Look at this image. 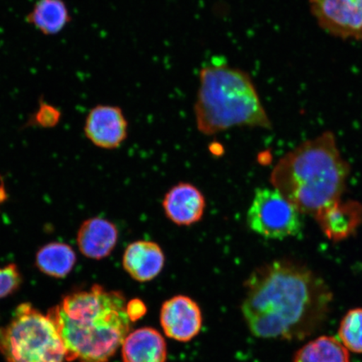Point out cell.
<instances>
[{"label": "cell", "mask_w": 362, "mask_h": 362, "mask_svg": "<svg viewBox=\"0 0 362 362\" xmlns=\"http://www.w3.org/2000/svg\"><path fill=\"white\" fill-rule=\"evenodd\" d=\"M332 293L322 278L300 262L274 260L252 271L242 312L253 336L303 339L327 318Z\"/></svg>", "instance_id": "cell-1"}, {"label": "cell", "mask_w": 362, "mask_h": 362, "mask_svg": "<svg viewBox=\"0 0 362 362\" xmlns=\"http://www.w3.org/2000/svg\"><path fill=\"white\" fill-rule=\"evenodd\" d=\"M47 316L64 343L68 362L110 361L132 325L124 294L99 284L67 294Z\"/></svg>", "instance_id": "cell-2"}, {"label": "cell", "mask_w": 362, "mask_h": 362, "mask_svg": "<svg viewBox=\"0 0 362 362\" xmlns=\"http://www.w3.org/2000/svg\"><path fill=\"white\" fill-rule=\"evenodd\" d=\"M350 172L336 137L327 131L280 158L270 182L301 214L315 216L341 198Z\"/></svg>", "instance_id": "cell-3"}, {"label": "cell", "mask_w": 362, "mask_h": 362, "mask_svg": "<svg viewBox=\"0 0 362 362\" xmlns=\"http://www.w3.org/2000/svg\"><path fill=\"white\" fill-rule=\"evenodd\" d=\"M199 83L194 110L202 134L214 135L234 127H273L247 71L215 59L203 66Z\"/></svg>", "instance_id": "cell-4"}, {"label": "cell", "mask_w": 362, "mask_h": 362, "mask_svg": "<svg viewBox=\"0 0 362 362\" xmlns=\"http://www.w3.org/2000/svg\"><path fill=\"white\" fill-rule=\"evenodd\" d=\"M0 352L8 362H68L55 325L29 303L18 306L0 328Z\"/></svg>", "instance_id": "cell-5"}, {"label": "cell", "mask_w": 362, "mask_h": 362, "mask_svg": "<svg viewBox=\"0 0 362 362\" xmlns=\"http://www.w3.org/2000/svg\"><path fill=\"white\" fill-rule=\"evenodd\" d=\"M247 224L252 232L267 239L296 237L302 230L300 211L274 187L257 189Z\"/></svg>", "instance_id": "cell-6"}, {"label": "cell", "mask_w": 362, "mask_h": 362, "mask_svg": "<svg viewBox=\"0 0 362 362\" xmlns=\"http://www.w3.org/2000/svg\"><path fill=\"white\" fill-rule=\"evenodd\" d=\"M310 6L329 34L362 42V0H310Z\"/></svg>", "instance_id": "cell-7"}, {"label": "cell", "mask_w": 362, "mask_h": 362, "mask_svg": "<svg viewBox=\"0 0 362 362\" xmlns=\"http://www.w3.org/2000/svg\"><path fill=\"white\" fill-rule=\"evenodd\" d=\"M202 323L200 306L188 296H174L162 305L160 325L165 336L174 341H192L200 333Z\"/></svg>", "instance_id": "cell-8"}, {"label": "cell", "mask_w": 362, "mask_h": 362, "mask_svg": "<svg viewBox=\"0 0 362 362\" xmlns=\"http://www.w3.org/2000/svg\"><path fill=\"white\" fill-rule=\"evenodd\" d=\"M128 121L122 108L112 105H98L86 119L84 132L95 146L115 149L128 137Z\"/></svg>", "instance_id": "cell-9"}, {"label": "cell", "mask_w": 362, "mask_h": 362, "mask_svg": "<svg viewBox=\"0 0 362 362\" xmlns=\"http://www.w3.org/2000/svg\"><path fill=\"white\" fill-rule=\"evenodd\" d=\"M163 210L171 223L189 226L202 220L206 202L196 185L180 182L171 187L162 202Z\"/></svg>", "instance_id": "cell-10"}, {"label": "cell", "mask_w": 362, "mask_h": 362, "mask_svg": "<svg viewBox=\"0 0 362 362\" xmlns=\"http://www.w3.org/2000/svg\"><path fill=\"white\" fill-rule=\"evenodd\" d=\"M314 216L325 237L330 241L341 242L355 235L362 224V204L339 199Z\"/></svg>", "instance_id": "cell-11"}, {"label": "cell", "mask_w": 362, "mask_h": 362, "mask_svg": "<svg viewBox=\"0 0 362 362\" xmlns=\"http://www.w3.org/2000/svg\"><path fill=\"white\" fill-rule=\"evenodd\" d=\"M117 226L103 217H92L83 221L76 234L81 255L88 259L101 260L110 256L119 241Z\"/></svg>", "instance_id": "cell-12"}, {"label": "cell", "mask_w": 362, "mask_h": 362, "mask_svg": "<svg viewBox=\"0 0 362 362\" xmlns=\"http://www.w3.org/2000/svg\"><path fill=\"white\" fill-rule=\"evenodd\" d=\"M165 256L158 243L139 240L129 244L123 256L126 273L135 281L146 283L158 277L164 269Z\"/></svg>", "instance_id": "cell-13"}, {"label": "cell", "mask_w": 362, "mask_h": 362, "mask_svg": "<svg viewBox=\"0 0 362 362\" xmlns=\"http://www.w3.org/2000/svg\"><path fill=\"white\" fill-rule=\"evenodd\" d=\"M122 348L124 362H166L165 339L157 329L143 327L129 332Z\"/></svg>", "instance_id": "cell-14"}, {"label": "cell", "mask_w": 362, "mask_h": 362, "mask_svg": "<svg viewBox=\"0 0 362 362\" xmlns=\"http://www.w3.org/2000/svg\"><path fill=\"white\" fill-rule=\"evenodd\" d=\"M76 262V252L64 243L45 244L35 255V266L45 275L57 279L66 277Z\"/></svg>", "instance_id": "cell-15"}, {"label": "cell", "mask_w": 362, "mask_h": 362, "mask_svg": "<svg viewBox=\"0 0 362 362\" xmlns=\"http://www.w3.org/2000/svg\"><path fill=\"white\" fill-rule=\"evenodd\" d=\"M26 21L42 34L54 35L65 28L71 16L63 0H38Z\"/></svg>", "instance_id": "cell-16"}, {"label": "cell", "mask_w": 362, "mask_h": 362, "mask_svg": "<svg viewBox=\"0 0 362 362\" xmlns=\"http://www.w3.org/2000/svg\"><path fill=\"white\" fill-rule=\"evenodd\" d=\"M293 362H350V356L337 338L320 337L298 351Z\"/></svg>", "instance_id": "cell-17"}, {"label": "cell", "mask_w": 362, "mask_h": 362, "mask_svg": "<svg viewBox=\"0 0 362 362\" xmlns=\"http://www.w3.org/2000/svg\"><path fill=\"white\" fill-rule=\"evenodd\" d=\"M339 337L348 351L362 353V309L351 310L344 316Z\"/></svg>", "instance_id": "cell-18"}, {"label": "cell", "mask_w": 362, "mask_h": 362, "mask_svg": "<svg viewBox=\"0 0 362 362\" xmlns=\"http://www.w3.org/2000/svg\"><path fill=\"white\" fill-rule=\"evenodd\" d=\"M23 279L15 264L0 268V298L11 296L21 287Z\"/></svg>", "instance_id": "cell-19"}, {"label": "cell", "mask_w": 362, "mask_h": 362, "mask_svg": "<svg viewBox=\"0 0 362 362\" xmlns=\"http://www.w3.org/2000/svg\"><path fill=\"white\" fill-rule=\"evenodd\" d=\"M61 112L51 104L42 102L34 115V122L42 128H53L61 119Z\"/></svg>", "instance_id": "cell-20"}, {"label": "cell", "mask_w": 362, "mask_h": 362, "mask_svg": "<svg viewBox=\"0 0 362 362\" xmlns=\"http://www.w3.org/2000/svg\"><path fill=\"white\" fill-rule=\"evenodd\" d=\"M146 305H144L142 301L139 300H134L127 303V312H128L132 322L141 318L146 313Z\"/></svg>", "instance_id": "cell-21"}]
</instances>
